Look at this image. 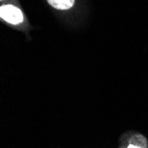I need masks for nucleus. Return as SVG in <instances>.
Returning <instances> with one entry per match:
<instances>
[{
    "label": "nucleus",
    "instance_id": "obj_2",
    "mask_svg": "<svg viewBox=\"0 0 148 148\" xmlns=\"http://www.w3.org/2000/svg\"><path fill=\"white\" fill-rule=\"evenodd\" d=\"M47 1L52 7L58 10L69 9L75 4V0H47Z\"/></svg>",
    "mask_w": 148,
    "mask_h": 148
},
{
    "label": "nucleus",
    "instance_id": "obj_3",
    "mask_svg": "<svg viewBox=\"0 0 148 148\" xmlns=\"http://www.w3.org/2000/svg\"><path fill=\"white\" fill-rule=\"evenodd\" d=\"M128 148H141V147H139V146H137V145H129V147Z\"/></svg>",
    "mask_w": 148,
    "mask_h": 148
},
{
    "label": "nucleus",
    "instance_id": "obj_1",
    "mask_svg": "<svg viewBox=\"0 0 148 148\" xmlns=\"http://www.w3.org/2000/svg\"><path fill=\"white\" fill-rule=\"evenodd\" d=\"M0 16L5 21L11 24H20L23 21V15L21 11L11 5H3L0 8Z\"/></svg>",
    "mask_w": 148,
    "mask_h": 148
}]
</instances>
